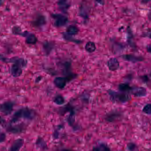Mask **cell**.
<instances>
[{
  "label": "cell",
  "instance_id": "cell-1",
  "mask_svg": "<svg viewBox=\"0 0 151 151\" xmlns=\"http://www.w3.org/2000/svg\"><path fill=\"white\" fill-rule=\"evenodd\" d=\"M35 116L34 111L28 108H24L20 109L16 111L12 116L11 122H15L19 119H24L27 120H32Z\"/></svg>",
  "mask_w": 151,
  "mask_h": 151
},
{
  "label": "cell",
  "instance_id": "cell-2",
  "mask_svg": "<svg viewBox=\"0 0 151 151\" xmlns=\"http://www.w3.org/2000/svg\"><path fill=\"white\" fill-rule=\"evenodd\" d=\"M111 100L113 102L125 103L131 99V96L126 93H118L112 90L108 91Z\"/></svg>",
  "mask_w": 151,
  "mask_h": 151
},
{
  "label": "cell",
  "instance_id": "cell-3",
  "mask_svg": "<svg viewBox=\"0 0 151 151\" xmlns=\"http://www.w3.org/2000/svg\"><path fill=\"white\" fill-rule=\"evenodd\" d=\"M51 17L55 20L54 25L56 27H62L64 26L68 23V18L62 14H52Z\"/></svg>",
  "mask_w": 151,
  "mask_h": 151
},
{
  "label": "cell",
  "instance_id": "cell-4",
  "mask_svg": "<svg viewBox=\"0 0 151 151\" xmlns=\"http://www.w3.org/2000/svg\"><path fill=\"white\" fill-rule=\"evenodd\" d=\"M130 92L132 95L137 97L145 96L147 94V90L145 88L138 86L132 87Z\"/></svg>",
  "mask_w": 151,
  "mask_h": 151
},
{
  "label": "cell",
  "instance_id": "cell-5",
  "mask_svg": "<svg viewBox=\"0 0 151 151\" xmlns=\"http://www.w3.org/2000/svg\"><path fill=\"white\" fill-rule=\"evenodd\" d=\"M70 81L71 80L68 77L58 76L55 78L53 82L57 88L62 89L66 86L67 83Z\"/></svg>",
  "mask_w": 151,
  "mask_h": 151
},
{
  "label": "cell",
  "instance_id": "cell-6",
  "mask_svg": "<svg viewBox=\"0 0 151 151\" xmlns=\"http://www.w3.org/2000/svg\"><path fill=\"white\" fill-rule=\"evenodd\" d=\"M14 104L11 101L4 102L1 104V111L5 115H9L13 110Z\"/></svg>",
  "mask_w": 151,
  "mask_h": 151
},
{
  "label": "cell",
  "instance_id": "cell-7",
  "mask_svg": "<svg viewBox=\"0 0 151 151\" xmlns=\"http://www.w3.org/2000/svg\"><path fill=\"white\" fill-rule=\"evenodd\" d=\"M23 66L19 64L13 63L10 68V73L12 76L14 77L20 76L22 74Z\"/></svg>",
  "mask_w": 151,
  "mask_h": 151
},
{
  "label": "cell",
  "instance_id": "cell-8",
  "mask_svg": "<svg viewBox=\"0 0 151 151\" xmlns=\"http://www.w3.org/2000/svg\"><path fill=\"white\" fill-rule=\"evenodd\" d=\"M46 24V17L43 15H39L32 21L33 26L37 28L42 27Z\"/></svg>",
  "mask_w": 151,
  "mask_h": 151
},
{
  "label": "cell",
  "instance_id": "cell-9",
  "mask_svg": "<svg viewBox=\"0 0 151 151\" xmlns=\"http://www.w3.org/2000/svg\"><path fill=\"white\" fill-rule=\"evenodd\" d=\"M107 66L110 70L115 71L119 68V62L115 58H112L107 62Z\"/></svg>",
  "mask_w": 151,
  "mask_h": 151
},
{
  "label": "cell",
  "instance_id": "cell-10",
  "mask_svg": "<svg viewBox=\"0 0 151 151\" xmlns=\"http://www.w3.org/2000/svg\"><path fill=\"white\" fill-rule=\"evenodd\" d=\"M79 15L84 21H87L89 18V8L86 4H82L79 9Z\"/></svg>",
  "mask_w": 151,
  "mask_h": 151
},
{
  "label": "cell",
  "instance_id": "cell-11",
  "mask_svg": "<svg viewBox=\"0 0 151 151\" xmlns=\"http://www.w3.org/2000/svg\"><path fill=\"white\" fill-rule=\"evenodd\" d=\"M57 5L59 10L64 13H66L71 6L68 0H58Z\"/></svg>",
  "mask_w": 151,
  "mask_h": 151
},
{
  "label": "cell",
  "instance_id": "cell-12",
  "mask_svg": "<svg viewBox=\"0 0 151 151\" xmlns=\"http://www.w3.org/2000/svg\"><path fill=\"white\" fill-rule=\"evenodd\" d=\"M122 59L128 62H131L133 63H136L137 62H141L143 60V58L141 57L136 56L131 54H127L121 56Z\"/></svg>",
  "mask_w": 151,
  "mask_h": 151
},
{
  "label": "cell",
  "instance_id": "cell-13",
  "mask_svg": "<svg viewBox=\"0 0 151 151\" xmlns=\"http://www.w3.org/2000/svg\"><path fill=\"white\" fill-rule=\"evenodd\" d=\"M24 144V140L22 139H18L14 141L11 146L9 151H19Z\"/></svg>",
  "mask_w": 151,
  "mask_h": 151
},
{
  "label": "cell",
  "instance_id": "cell-14",
  "mask_svg": "<svg viewBox=\"0 0 151 151\" xmlns=\"http://www.w3.org/2000/svg\"><path fill=\"white\" fill-rule=\"evenodd\" d=\"M4 61H6L7 63L19 64L22 65L23 67H25L27 63V62L24 58H19L18 57H13L10 59H6Z\"/></svg>",
  "mask_w": 151,
  "mask_h": 151
},
{
  "label": "cell",
  "instance_id": "cell-15",
  "mask_svg": "<svg viewBox=\"0 0 151 151\" xmlns=\"http://www.w3.org/2000/svg\"><path fill=\"white\" fill-rule=\"evenodd\" d=\"M37 38L34 34L28 33L26 37L25 42L28 44L34 45L37 42Z\"/></svg>",
  "mask_w": 151,
  "mask_h": 151
},
{
  "label": "cell",
  "instance_id": "cell-16",
  "mask_svg": "<svg viewBox=\"0 0 151 151\" xmlns=\"http://www.w3.org/2000/svg\"><path fill=\"white\" fill-rule=\"evenodd\" d=\"M85 49L88 53H93L96 49V46L95 42H88L85 45Z\"/></svg>",
  "mask_w": 151,
  "mask_h": 151
},
{
  "label": "cell",
  "instance_id": "cell-17",
  "mask_svg": "<svg viewBox=\"0 0 151 151\" xmlns=\"http://www.w3.org/2000/svg\"><path fill=\"white\" fill-rule=\"evenodd\" d=\"M79 28L77 27L74 25H71L68 27L66 29V33L69 35H75L79 33Z\"/></svg>",
  "mask_w": 151,
  "mask_h": 151
},
{
  "label": "cell",
  "instance_id": "cell-18",
  "mask_svg": "<svg viewBox=\"0 0 151 151\" xmlns=\"http://www.w3.org/2000/svg\"><path fill=\"white\" fill-rule=\"evenodd\" d=\"M36 145L38 148L42 150H44L47 148V145L45 141L43 138L40 137H38V139L36 140Z\"/></svg>",
  "mask_w": 151,
  "mask_h": 151
},
{
  "label": "cell",
  "instance_id": "cell-19",
  "mask_svg": "<svg viewBox=\"0 0 151 151\" xmlns=\"http://www.w3.org/2000/svg\"><path fill=\"white\" fill-rule=\"evenodd\" d=\"M119 117V114H117L116 113H111L107 115L105 119L106 120L109 122H113L118 119Z\"/></svg>",
  "mask_w": 151,
  "mask_h": 151
},
{
  "label": "cell",
  "instance_id": "cell-20",
  "mask_svg": "<svg viewBox=\"0 0 151 151\" xmlns=\"http://www.w3.org/2000/svg\"><path fill=\"white\" fill-rule=\"evenodd\" d=\"M119 89L121 91H124V92H128L130 91L131 90L132 87H130L128 84L127 83H121L119 85Z\"/></svg>",
  "mask_w": 151,
  "mask_h": 151
},
{
  "label": "cell",
  "instance_id": "cell-21",
  "mask_svg": "<svg viewBox=\"0 0 151 151\" xmlns=\"http://www.w3.org/2000/svg\"><path fill=\"white\" fill-rule=\"evenodd\" d=\"M54 102L57 105H61L64 104L65 101L64 98L63 97V96L61 95H58L54 99Z\"/></svg>",
  "mask_w": 151,
  "mask_h": 151
},
{
  "label": "cell",
  "instance_id": "cell-22",
  "mask_svg": "<svg viewBox=\"0 0 151 151\" xmlns=\"http://www.w3.org/2000/svg\"><path fill=\"white\" fill-rule=\"evenodd\" d=\"M12 33L16 35H21L22 33L21 32V29L20 27L14 26L12 29Z\"/></svg>",
  "mask_w": 151,
  "mask_h": 151
},
{
  "label": "cell",
  "instance_id": "cell-23",
  "mask_svg": "<svg viewBox=\"0 0 151 151\" xmlns=\"http://www.w3.org/2000/svg\"><path fill=\"white\" fill-rule=\"evenodd\" d=\"M144 113L148 115H151V104H148L144 107L142 110Z\"/></svg>",
  "mask_w": 151,
  "mask_h": 151
},
{
  "label": "cell",
  "instance_id": "cell-24",
  "mask_svg": "<svg viewBox=\"0 0 151 151\" xmlns=\"http://www.w3.org/2000/svg\"><path fill=\"white\" fill-rule=\"evenodd\" d=\"M63 35H64V39L65 40H67L74 42H77V43H79V41L78 40H74L72 37V36L67 34L66 32L64 33Z\"/></svg>",
  "mask_w": 151,
  "mask_h": 151
},
{
  "label": "cell",
  "instance_id": "cell-25",
  "mask_svg": "<svg viewBox=\"0 0 151 151\" xmlns=\"http://www.w3.org/2000/svg\"><path fill=\"white\" fill-rule=\"evenodd\" d=\"M137 148L136 145L133 142H130L127 145V149L129 151H135Z\"/></svg>",
  "mask_w": 151,
  "mask_h": 151
},
{
  "label": "cell",
  "instance_id": "cell-26",
  "mask_svg": "<svg viewBox=\"0 0 151 151\" xmlns=\"http://www.w3.org/2000/svg\"><path fill=\"white\" fill-rule=\"evenodd\" d=\"M52 44H51L50 42H46L45 43H44L43 44V46H44V49L45 50H46L47 53H48V54L50 53V51H51V50L52 49V48H50L49 47H52L53 48V46H52Z\"/></svg>",
  "mask_w": 151,
  "mask_h": 151
},
{
  "label": "cell",
  "instance_id": "cell-27",
  "mask_svg": "<svg viewBox=\"0 0 151 151\" xmlns=\"http://www.w3.org/2000/svg\"><path fill=\"white\" fill-rule=\"evenodd\" d=\"M98 146L100 151H111L110 148L104 144H101Z\"/></svg>",
  "mask_w": 151,
  "mask_h": 151
},
{
  "label": "cell",
  "instance_id": "cell-28",
  "mask_svg": "<svg viewBox=\"0 0 151 151\" xmlns=\"http://www.w3.org/2000/svg\"><path fill=\"white\" fill-rule=\"evenodd\" d=\"M5 135L4 134H3V133H1V142H3L5 140Z\"/></svg>",
  "mask_w": 151,
  "mask_h": 151
},
{
  "label": "cell",
  "instance_id": "cell-29",
  "mask_svg": "<svg viewBox=\"0 0 151 151\" xmlns=\"http://www.w3.org/2000/svg\"><path fill=\"white\" fill-rule=\"evenodd\" d=\"M147 51L149 53H151V44L147 46Z\"/></svg>",
  "mask_w": 151,
  "mask_h": 151
},
{
  "label": "cell",
  "instance_id": "cell-30",
  "mask_svg": "<svg viewBox=\"0 0 151 151\" xmlns=\"http://www.w3.org/2000/svg\"><path fill=\"white\" fill-rule=\"evenodd\" d=\"M92 151H100L99 146H97L94 147L92 150Z\"/></svg>",
  "mask_w": 151,
  "mask_h": 151
},
{
  "label": "cell",
  "instance_id": "cell-31",
  "mask_svg": "<svg viewBox=\"0 0 151 151\" xmlns=\"http://www.w3.org/2000/svg\"><path fill=\"white\" fill-rule=\"evenodd\" d=\"M146 36L150 39H151V31L148 32L146 34Z\"/></svg>",
  "mask_w": 151,
  "mask_h": 151
},
{
  "label": "cell",
  "instance_id": "cell-32",
  "mask_svg": "<svg viewBox=\"0 0 151 151\" xmlns=\"http://www.w3.org/2000/svg\"><path fill=\"white\" fill-rule=\"evenodd\" d=\"M96 2H97L98 3L100 4H103V0H95Z\"/></svg>",
  "mask_w": 151,
  "mask_h": 151
},
{
  "label": "cell",
  "instance_id": "cell-33",
  "mask_svg": "<svg viewBox=\"0 0 151 151\" xmlns=\"http://www.w3.org/2000/svg\"><path fill=\"white\" fill-rule=\"evenodd\" d=\"M148 17H149V19L151 20V10L149 13V15H148Z\"/></svg>",
  "mask_w": 151,
  "mask_h": 151
},
{
  "label": "cell",
  "instance_id": "cell-34",
  "mask_svg": "<svg viewBox=\"0 0 151 151\" xmlns=\"http://www.w3.org/2000/svg\"><path fill=\"white\" fill-rule=\"evenodd\" d=\"M4 1H5V0H1V6H2V5H3V4L4 3Z\"/></svg>",
  "mask_w": 151,
  "mask_h": 151
}]
</instances>
